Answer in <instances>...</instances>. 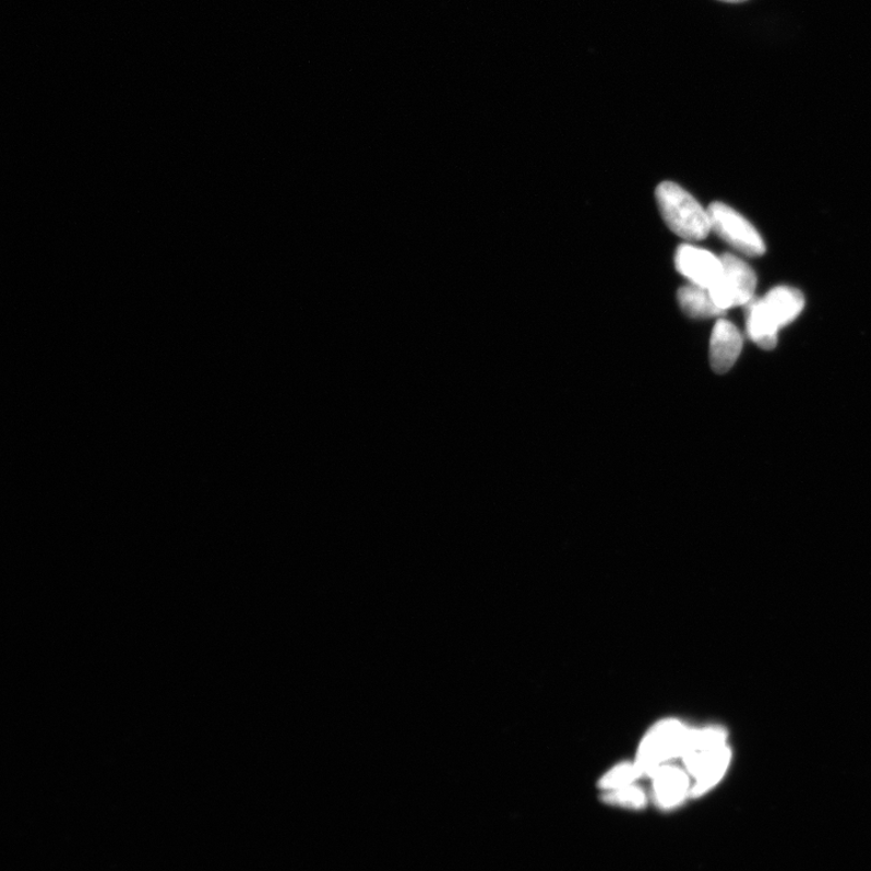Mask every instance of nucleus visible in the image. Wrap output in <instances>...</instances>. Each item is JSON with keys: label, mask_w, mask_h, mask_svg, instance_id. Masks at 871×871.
Returning a JSON list of instances; mask_svg holds the SVG:
<instances>
[{"label": "nucleus", "mask_w": 871, "mask_h": 871, "mask_svg": "<svg viewBox=\"0 0 871 871\" xmlns=\"http://www.w3.org/2000/svg\"><path fill=\"white\" fill-rule=\"evenodd\" d=\"M726 740L728 732L720 726L690 730L681 759L687 773L694 780L690 791L692 798L705 796L728 772L731 751Z\"/></svg>", "instance_id": "1"}, {"label": "nucleus", "mask_w": 871, "mask_h": 871, "mask_svg": "<svg viewBox=\"0 0 871 871\" xmlns=\"http://www.w3.org/2000/svg\"><path fill=\"white\" fill-rule=\"evenodd\" d=\"M656 200L667 227L676 236L688 241H700L708 237L712 231L708 211L683 188L664 182L656 189Z\"/></svg>", "instance_id": "2"}, {"label": "nucleus", "mask_w": 871, "mask_h": 871, "mask_svg": "<svg viewBox=\"0 0 871 871\" xmlns=\"http://www.w3.org/2000/svg\"><path fill=\"white\" fill-rule=\"evenodd\" d=\"M690 729L678 719H664L652 726L639 747L634 764L642 777H653L658 768L681 757Z\"/></svg>", "instance_id": "3"}, {"label": "nucleus", "mask_w": 871, "mask_h": 871, "mask_svg": "<svg viewBox=\"0 0 871 871\" xmlns=\"http://www.w3.org/2000/svg\"><path fill=\"white\" fill-rule=\"evenodd\" d=\"M723 275L708 290L723 311L733 307L747 306L753 299L756 276L750 265L730 253L720 256Z\"/></svg>", "instance_id": "4"}, {"label": "nucleus", "mask_w": 871, "mask_h": 871, "mask_svg": "<svg viewBox=\"0 0 871 871\" xmlns=\"http://www.w3.org/2000/svg\"><path fill=\"white\" fill-rule=\"evenodd\" d=\"M712 230L737 251L757 256L765 253V244L756 229L728 205L713 203L708 207Z\"/></svg>", "instance_id": "5"}, {"label": "nucleus", "mask_w": 871, "mask_h": 871, "mask_svg": "<svg viewBox=\"0 0 871 871\" xmlns=\"http://www.w3.org/2000/svg\"><path fill=\"white\" fill-rule=\"evenodd\" d=\"M677 271L692 285L709 289L723 275L720 259L709 251L691 244H681L676 253Z\"/></svg>", "instance_id": "6"}, {"label": "nucleus", "mask_w": 871, "mask_h": 871, "mask_svg": "<svg viewBox=\"0 0 871 871\" xmlns=\"http://www.w3.org/2000/svg\"><path fill=\"white\" fill-rule=\"evenodd\" d=\"M742 346L741 333L733 323L719 320L711 336L709 361L713 371L718 374L729 372L739 359Z\"/></svg>", "instance_id": "7"}, {"label": "nucleus", "mask_w": 871, "mask_h": 871, "mask_svg": "<svg viewBox=\"0 0 871 871\" xmlns=\"http://www.w3.org/2000/svg\"><path fill=\"white\" fill-rule=\"evenodd\" d=\"M652 778L656 803L664 810L677 808L690 796L692 784L685 768L666 764Z\"/></svg>", "instance_id": "8"}, {"label": "nucleus", "mask_w": 871, "mask_h": 871, "mask_svg": "<svg viewBox=\"0 0 871 871\" xmlns=\"http://www.w3.org/2000/svg\"><path fill=\"white\" fill-rule=\"evenodd\" d=\"M766 317L779 330L795 321L806 306V299L799 289L780 286L761 298Z\"/></svg>", "instance_id": "9"}, {"label": "nucleus", "mask_w": 871, "mask_h": 871, "mask_svg": "<svg viewBox=\"0 0 871 871\" xmlns=\"http://www.w3.org/2000/svg\"><path fill=\"white\" fill-rule=\"evenodd\" d=\"M747 332L762 349L772 350L777 345L779 330L766 317L761 299L747 305Z\"/></svg>", "instance_id": "10"}, {"label": "nucleus", "mask_w": 871, "mask_h": 871, "mask_svg": "<svg viewBox=\"0 0 871 871\" xmlns=\"http://www.w3.org/2000/svg\"><path fill=\"white\" fill-rule=\"evenodd\" d=\"M678 301L681 310L692 319L716 318L725 312L714 303L707 288L692 284L678 290Z\"/></svg>", "instance_id": "11"}, {"label": "nucleus", "mask_w": 871, "mask_h": 871, "mask_svg": "<svg viewBox=\"0 0 871 871\" xmlns=\"http://www.w3.org/2000/svg\"><path fill=\"white\" fill-rule=\"evenodd\" d=\"M641 777L634 763H621L600 778L599 787L606 791L616 790L634 785V781Z\"/></svg>", "instance_id": "12"}, {"label": "nucleus", "mask_w": 871, "mask_h": 871, "mask_svg": "<svg viewBox=\"0 0 871 871\" xmlns=\"http://www.w3.org/2000/svg\"><path fill=\"white\" fill-rule=\"evenodd\" d=\"M602 801L610 803V806L641 810L646 806V796L642 788L631 785L606 791L605 796H602Z\"/></svg>", "instance_id": "13"}, {"label": "nucleus", "mask_w": 871, "mask_h": 871, "mask_svg": "<svg viewBox=\"0 0 871 871\" xmlns=\"http://www.w3.org/2000/svg\"><path fill=\"white\" fill-rule=\"evenodd\" d=\"M720 2H725V3H742V2H747V0H720Z\"/></svg>", "instance_id": "14"}]
</instances>
